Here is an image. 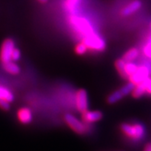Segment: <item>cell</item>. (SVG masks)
<instances>
[{"instance_id": "6da1fadb", "label": "cell", "mask_w": 151, "mask_h": 151, "mask_svg": "<svg viewBox=\"0 0 151 151\" xmlns=\"http://www.w3.org/2000/svg\"><path fill=\"white\" fill-rule=\"evenodd\" d=\"M120 128L124 134L134 140L141 139L145 135V128L140 123H123Z\"/></svg>"}, {"instance_id": "7a4b0ae2", "label": "cell", "mask_w": 151, "mask_h": 151, "mask_svg": "<svg viewBox=\"0 0 151 151\" xmlns=\"http://www.w3.org/2000/svg\"><path fill=\"white\" fill-rule=\"evenodd\" d=\"M83 41L86 45L88 49H90L92 50L101 52L105 50L106 42L104 40L94 32H92L84 36Z\"/></svg>"}, {"instance_id": "3957f363", "label": "cell", "mask_w": 151, "mask_h": 151, "mask_svg": "<svg viewBox=\"0 0 151 151\" xmlns=\"http://www.w3.org/2000/svg\"><path fill=\"white\" fill-rule=\"evenodd\" d=\"M71 24L73 26L74 28L80 33L83 34V36H86L88 34L93 32V27L90 23L88 22L87 19L84 18H80L77 16H72L70 18Z\"/></svg>"}, {"instance_id": "277c9868", "label": "cell", "mask_w": 151, "mask_h": 151, "mask_svg": "<svg viewBox=\"0 0 151 151\" xmlns=\"http://www.w3.org/2000/svg\"><path fill=\"white\" fill-rule=\"evenodd\" d=\"M15 48V42L12 39H6L4 40L0 50V60L2 63L12 60V53Z\"/></svg>"}, {"instance_id": "5b68a950", "label": "cell", "mask_w": 151, "mask_h": 151, "mask_svg": "<svg viewBox=\"0 0 151 151\" xmlns=\"http://www.w3.org/2000/svg\"><path fill=\"white\" fill-rule=\"evenodd\" d=\"M65 121L68 126L71 128L74 132L78 134H83L86 131V128L83 123L80 121L76 117L72 114H66L64 116Z\"/></svg>"}, {"instance_id": "8992f818", "label": "cell", "mask_w": 151, "mask_h": 151, "mask_svg": "<svg viewBox=\"0 0 151 151\" xmlns=\"http://www.w3.org/2000/svg\"><path fill=\"white\" fill-rule=\"evenodd\" d=\"M149 75L150 72L148 68L144 66H138L137 71L133 74H132L131 76H129V79L130 82H132L135 85H137V84L140 83L147 79H148Z\"/></svg>"}, {"instance_id": "52a82bcc", "label": "cell", "mask_w": 151, "mask_h": 151, "mask_svg": "<svg viewBox=\"0 0 151 151\" xmlns=\"http://www.w3.org/2000/svg\"><path fill=\"white\" fill-rule=\"evenodd\" d=\"M76 108L80 113H83L87 111L88 109V96L86 90H78L76 94Z\"/></svg>"}, {"instance_id": "ba28073f", "label": "cell", "mask_w": 151, "mask_h": 151, "mask_svg": "<svg viewBox=\"0 0 151 151\" xmlns=\"http://www.w3.org/2000/svg\"><path fill=\"white\" fill-rule=\"evenodd\" d=\"M141 6L142 2L139 0H134L122 9L121 15L123 16H128L129 15L133 14L134 12H137L141 8Z\"/></svg>"}, {"instance_id": "9c48e42d", "label": "cell", "mask_w": 151, "mask_h": 151, "mask_svg": "<svg viewBox=\"0 0 151 151\" xmlns=\"http://www.w3.org/2000/svg\"><path fill=\"white\" fill-rule=\"evenodd\" d=\"M102 118L103 113L100 111H86L83 113V119L88 123L97 122Z\"/></svg>"}, {"instance_id": "30bf717a", "label": "cell", "mask_w": 151, "mask_h": 151, "mask_svg": "<svg viewBox=\"0 0 151 151\" xmlns=\"http://www.w3.org/2000/svg\"><path fill=\"white\" fill-rule=\"evenodd\" d=\"M18 119L23 124L31 123L32 119V112L29 108H22L20 109L17 113Z\"/></svg>"}, {"instance_id": "8fae6325", "label": "cell", "mask_w": 151, "mask_h": 151, "mask_svg": "<svg viewBox=\"0 0 151 151\" xmlns=\"http://www.w3.org/2000/svg\"><path fill=\"white\" fill-rule=\"evenodd\" d=\"M2 67L5 71L7 72L8 73L12 74V75L19 74L20 72L19 66L16 63H15L14 61H12V60L2 63Z\"/></svg>"}, {"instance_id": "7c38bea8", "label": "cell", "mask_w": 151, "mask_h": 151, "mask_svg": "<svg viewBox=\"0 0 151 151\" xmlns=\"http://www.w3.org/2000/svg\"><path fill=\"white\" fill-rule=\"evenodd\" d=\"M146 80L137 84L133 90V96L134 98H139L146 93Z\"/></svg>"}, {"instance_id": "4fadbf2b", "label": "cell", "mask_w": 151, "mask_h": 151, "mask_svg": "<svg viewBox=\"0 0 151 151\" xmlns=\"http://www.w3.org/2000/svg\"><path fill=\"white\" fill-rule=\"evenodd\" d=\"M0 99H4L11 103L14 100V96L12 93L4 86H0Z\"/></svg>"}, {"instance_id": "5bb4252c", "label": "cell", "mask_w": 151, "mask_h": 151, "mask_svg": "<svg viewBox=\"0 0 151 151\" xmlns=\"http://www.w3.org/2000/svg\"><path fill=\"white\" fill-rule=\"evenodd\" d=\"M139 56V51L136 48H132L123 55V59L126 62H133Z\"/></svg>"}, {"instance_id": "9a60e30c", "label": "cell", "mask_w": 151, "mask_h": 151, "mask_svg": "<svg viewBox=\"0 0 151 151\" xmlns=\"http://www.w3.org/2000/svg\"><path fill=\"white\" fill-rule=\"evenodd\" d=\"M116 68L117 70L118 73L120 76H121L123 78H128V76L127 75V73H126L125 66H126V61L123 59H120V60H118L116 62Z\"/></svg>"}, {"instance_id": "2e32d148", "label": "cell", "mask_w": 151, "mask_h": 151, "mask_svg": "<svg viewBox=\"0 0 151 151\" xmlns=\"http://www.w3.org/2000/svg\"><path fill=\"white\" fill-rule=\"evenodd\" d=\"M80 2L81 0H67L66 2V8L67 11L73 14L76 13Z\"/></svg>"}, {"instance_id": "e0dca14e", "label": "cell", "mask_w": 151, "mask_h": 151, "mask_svg": "<svg viewBox=\"0 0 151 151\" xmlns=\"http://www.w3.org/2000/svg\"><path fill=\"white\" fill-rule=\"evenodd\" d=\"M123 97V95L121 93L120 90H117V91L113 92V93H111L108 96L107 102L109 104H113L119 101V100H120Z\"/></svg>"}, {"instance_id": "ac0fdd59", "label": "cell", "mask_w": 151, "mask_h": 151, "mask_svg": "<svg viewBox=\"0 0 151 151\" xmlns=\"http://www.w3.org/2000/svg\"><path fill=\"white\" fill-rule=\"evenodd\" d=\"M137 68H138V66L133 62H126L125 70L127 75L128 76V78H129V76H131L132 74H133L137 71Z\"/></svg>"}, {"instance_id": "d6986e66", "label": "cell", "mask_w": 151, "mask_h": 151, "mask_svg": "<svg viewBox=\"0 0 151 151\" xmlns=\"http://www.w3.org/2000/svg\"><path fill=\"white\" fill-rule=\"evenodd\" d=\"M135 84L133 83L132 82H129L127 84H126L125 86H123V87H122L119 90H120L121 93L123 94V96H124L128 95V94L130 93L131 92H133V89L135 87Z\"/></svg>"}, {"instance_id": "ffe728a7", "label": "cell", "mask_w": 151, "mask_h": 151, "mask_svg": "<svg viewBox=\"0 0 151 151\" xmlns=\"http://www.w3.org/2000/svg\"><path fill=\"white\" fill-rule=\"evenodd\" d=\"M87 49L88 48L87 46H86V45L83 42L76 45L75 50H76V52L77 54H79V55H83V54H85L86 52Z\"/></svg>"}, {"instance_id": "44dd1931", "label": "cell", "mask_w": 151, "mask_h": 151, "mask_svg": "<svg viewBox=\"0 0 151 151\" xmlns=\"http://www.w3.org/2000/svg\"><path fill=\"white\" fill-rule=\"evenodd\" d=\"M0 108L5 111H8L10 109V104L8 101L0 99Z\"/></svg>"}, {"instance_id": "7402d4cb", "label": "cell", "mask_w": 151, "mask_h": 151, "mask_svg": "<svg viewBox=\"0 0 151 151\" xmlns=\"http://www.w3.org/2000/svg\"><path fill=\"white\" fill-rule=\"evenodd\" d=\"M20 57H21V52H20V51L18 49L15 48L12 53V58H11L12 61H17V60H19Z\"/></svg>"}, {"instance_id": "603a6c76", "label": "cell", "mask_w": 151, "mask_h": 151, "mask_svg": "<svg viewBox=\"0 0 151 151\" xmlns=\"http://www.w3.org/2000/svg\"><path fill=\"white\" fill-rule=\"evenodd\" d=\"M143 52H144L146 56L151 59V42H149L144 46V48H143Z\"/></svg>"}, {"instance_id": "cb8c5ba5", "label": "cell", "mask_w": 151, "mask_h": 151, "mask_svg": "<svg viewBox=\"0 0 151 151\" xmlns=\"http://www.w3.org/2000/svg\"><path fill=\"white\" fill-rule=\"evenodd\" d=\"M146 92L147 93L151 94V80L149 78L146 80Z\"/></svg>"}, {"instance_id": "d4e9b609", "label": "cell", "mask_w": 151, "mask_h": 151, "mask_svg": "<svg viewBox=\"0 0 151 151\" xmlns=\"http://www.w3.org/2000/svg\"><path fill=\"white\" fill-rule=\"evenodd\" d=\"M144 151H151V143L147 144V147H146L145 149H144Z\"/></svg>"}, {"instance_id": "484cf974", "label": "cell", "mask_w": 151, "mask_h": 151, "mask_svg": "<svg viewBox=\"0 0 151 151\" xmlns=\"http://www.w3.org/2000/svg\"><path fill=\"white\" fill-rule=\"evenodd\" d=\"M39 2H42V3H46V2H48V0H38Z\"/></svg>"}, {"instance_id": "4316f807", "label": "cell", "mask_w": 151, "mask_h": 151, "mask_svg": "<svg viewBox=\"0 0 151 151\" xmlns=\"http://www.w3.org/2000/svg\"><path fill=\"white\" fill-rule=\"evenodd\" d=\"M150 28H151V23H150Z\"/></svg>"}]
</instances>
